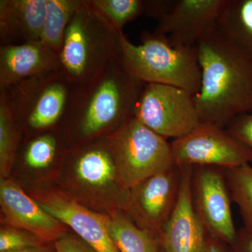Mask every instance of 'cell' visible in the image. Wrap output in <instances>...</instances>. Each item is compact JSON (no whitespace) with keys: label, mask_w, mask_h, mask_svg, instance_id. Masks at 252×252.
<instances>
[{"label":"cell","mask_w":252,"mask_h":252,"mask_svg":"<svg viewBox=\"0 0 252 252\" xmlns=\"http://www.w3.org/2000/svg\"><path fill=\"white\" fill-rule=\"evenodd\" d=\"M72 84L61 72L32 78L5 89L16 122L22 129L41 132L62 122Z\"/></svg>","instance_id":"6"},{"label":"cell","mask_w":252,"mask_h":252,"mask_svg":"<svg viewBox=\"0 0 252 252\" xmlns=\"http://www.w3.org/2000/svg\"><path fill=\"white\" fill-rule=\"evenodd\" d=\"M195 46L201 82L194 100L200 122L225 128L252 112V59L217 26Z\"/></svg>","instance_id":"1"},{"label":"cell","mask_w":252,"mask_h":252,"mask_svg":"<svg viewBox=\"0 0 252 252\" xmlns=\"http://www.w3.org/2000/svg\"><path fill=\"white\" fill-rule=\"evenodd\" d=\"M229 248L230 252H252V231L244 227L240 228Z\"/></svg>","instance_id":"28"},{"label":"cell","mask_w":252,"mask_h":252,"mask_svg":"<svg viewBox=\"0 0 252 252\" xmlns=\"http://www.w3.org/2000/svg\"><path fill=\"white\" fill-rule=\"evenodd\" d=\"M59 144L54 134L36 135L29 141L23 154L25 163L33 169H44L54 162L59 152Z\"/></svg>","instance_id":"24"},{"label":"cell","mask_w":252,"mask_h":252,"mask_svg":"<svg viewBox=\"0 0 252 252\" xmlns=\"http://www.w3.org/2000/svg\"><path fill=\"white\" fill-rule=\"evenodd\" d=\"M225 244L208 235L205 252H230L227 251Z\"/></svg>","instance_id":"29"},{"label":"cell","mask_w":252,"mask_h":252,"mask_svg":"<svg viewBox=\"0 0 252 252\" xmlns=\"http://www.w3.org/2000/svg\"><path fill=\"white\" fill-rule=\"evenodd\" d=\"M227 0H177L158 19L154 34L167 36L173 45L195 47L216 27Z\"/></svg>","instance_id":"10"},{"label":"cell","mask_w":252,"mask_h":252,"mask_svg":"<svg viewBox=\"0 0 252 252\" xmlns=\"http://www.w3.org/2000/svg\"><path fill=\"white\" fill-rule=\"evenodd\" d=\"M9 252H49L47 250L41 247H37V248H32L24 249V250H17V251H13Z\"/></svg>","instance_id":"30"},{"label":"cell","mask_w":252,"mask_h":252,"mask_svg":"<svg viewBox=\"0 0 252 252\" xmlns=\"http://www.w3.org/2000/svg\"><path fill=\"white\" fill-rule=\"evenodd\" d=\"M144 86L119 60L95 77L72 85L61 122H67L81 141L107 137L133 117Z\"/></svg>","instance_id":"2"},{"label":"cell","mask_w":252,"mask_h":252,"mask_svg":"<svg viewBox=\"0 0 252 252\" xmlns=\"http://www.w3.org/2000/svg\"><path fill=\"white\" fill-rule=\"evenodd\" d=\"M232 202L236 204L244 228L252 231V166L244 164L225 169Z\"/></svg>","instance_id":"22"},{"label":"cell","mask_w":252,"mask_h":252,"mask_svg":"<svg viewBox=\"0 0 252 252\" xmlns=\"http://www.w3.org/2000/svg\"><path fill=\"white\" fill-rule=\"evenodd\" d=\"M75 171L78 179L90 187H103L114 181L118 182L115 162L107 137L79 152Z\"/></svg>","instance_id":"17"},{"label":"cell","mask_w":252,"mask_h":252,"mask_svg":"<svg viewBox=\"0 0 252 252\" xmlns=\"http://www.w3.org/2000/svg\"><path fill=\"white\" fill-rule=\"evenodd\" d=\"M193 166L182 167L180 192L175 208L160 230L162 252H205L207 234L192 200Z\"/></svg>","instance_id":"11"},{"label":"cell","mask_w":252,"mask_h":252,"mask_svg":"<svg viewBox=\"0 0 252 252\" xmlns=\"http://www.w3.org/2000/svg\"><path fill=\"white\" fill-rule=\"evenodd\" d=\"M182 167L174 165L130 190L134 208L157 234L171 215L180 192Z\"/></svg>","instance_id":"14"},{"label":"cell","mask_w":252,"mask_h":252,"mask_svg":"<svg viewBox=\"0 0 252 252\" xmlns=\"http://www.w3.org/2000/svg\"><path fill=\"white\" fill-rule=\"evenodd\" d=\"M36 200L48 213L74 230L94 252H120L109 233L107 217L63 194H44Z\"/></svg>","instance_id":"13"},{"label":"cell","mask_w":252,"mask_h":252,"mask_svg":"<svg viewBox=\"0 0 252 252\" xmlns=\"http://www.w3.org/2000/svg\"><path fill=\"white\" fill-rule=\"evenodd\" d=\"M56 252H94L80 240L70 236H63L55 242Z\"/></svg>","instance_id":"27"},{"label":"cell","mask_w":252,"mask_h":252,"mask_svg":"<svg viewBox=\"0 0 252 252\" xmlns=\"http://www.w3.org/2000/svg\"><path fill=\"white\" fill-rule=\"evenodd\" d=\"M133 117L167 140L184 137L202 124L193 94L152 83L145 84Z\"/></svg>","instance_id":"7"},{"label":"cell","mask_w":252,"mask_h":252,"mask_svg":"<svg viewBox=\"0 0 252 252\" xmlns=\"http://www.w3.org/2000/svg\"><path fill=\"white\" fill-rule=\"evenodd\" d=\"M21 129L11 110L4 91H0V171L9 174L14 164Z\"/></svg>","instance_id":"21"},{"label":"cell","mask_w":252,"mask_h":252,"mask_svg":"<svg viewBox=\"0 0 252 252\" xmlns=\"http://www.w3.org/2000/svg\"><path fill=\"white\" fill-rule=\"evenodd\" d=\"M45 242L24 230L1 228L0 252H9L43 246Z\"/></svg>","instance_id":"25"},{"label":"cell","mask_w":252,"mask_h":252,"mask_svg":"<svg viewBox=\"0 0 252 252\" xmlns=\"http://www.w3.org/2000/svg\"><path fill=\"white\" fill-rule=\"evenodd\" d=\"M88 0L73 14L59 54L61 72L72 85L100 74L121 58V32Z\"/></svg>","instance_id":"3"},{"label":"cell","mask_w":252,"mask_h":252,"mask_svg":"<svg viewBox=\"0 0 252 252\" xmlns=\"http://www.w3.org/2000/svg\"><path fill=\"white\" fill-rule=\"evenodd\" d=\"M120 61L131 75L145 84L181 88L195 95L201 82L196 46L173 45L167 36L144 32L142 44H132L121 32Z\"/></svg>","instance_id":"4"},{"label":"cell","mask_w":252,"mask_h":252,"mask_svg":"<svg viewBox=\"0 0 252 252\" xmlns=\"http://www.w3.org/2000/svg\"><path fill=\"white\" fill-rule=\"evenodd\" d=\"M106 137L115 162L118 182L126 191L174 165L170 142L134 117Z\"/></svg>","instance_id":"5"},{"label":"cell","mask_w":252,"mask_h":252,"mask_svg":"<svg viewBox=\"0 0 252 252\" xmlns=\"http://www.w3.org/2000/svg\"><path fill=\"white\" fill-rule=\"evenodd\" d=\"M174 165L229 169L252 163V149L225 128L200 124L189 134L170 142Z\"/></svg>","instance_id":"8"},{"label":"cell","mask_w":252,"mask_h":252,"mask_svg":"<svg viewBox=\"0 0 252 252\" xmlns=\"http://www.w3.org/2000/svg\"><path fill=\"white\" fill-rule=\"evenodd\" d=\"M109 233L120 252H162L159 235L122 213L107 217Z\"/></svg>","instance_id":"18"},{"label":"cell","mask_w":252,"mask_h":252,"mask_svg":"<svg viewBox=\"0 0 252 252\" xmlns=\"http://www.w3.org/2000/svg\"><path fill=\"white\" fill-rule=\"evenodd\" d=\"M59 72V54L41 41L0 46V91L32 78Z\"/></svg>","instance_id":"15"},{"label":"cell","mask_w":252,"mask_h":252,"mask_svg":"<svg viewBox=\"0 0 252 252\" xmlns=\"http://www.w3.org/2000/svg\"><path fill=\"white\" fill-rule=\"evenodd\" d=\"M48 0H1V46L40 41Z\"/></svg>","instance_id":"16"},{"label":"cell","mask_w":252,"mask_h":252,"mask_svg":"<svg viewBox=\"0 0 252 252\" xmlns=\"http://www.w3.org/2000/svg\"><path fill=\"white\" fill-rule=\"evenodd\" d=\"M82 0H48L40 41L60 54L68 24Z\"/></svg>","instance_id":"20"},{"label":"cell","mask_w":252,"mask_h":252,"mask_svg":"<svg viewBox=\"0 0 252 252\" xmlns=\"http://www.w3.org/2000/svg\"><path fill=\"white\" fill-rule=\"evenodd\" d=\"M111 25L122 31L127 23L145 12V1L142 0H88Z\"/></svg>","instance_id":"23"},{"label":"cell","mask_w":252,"mask_h":252,"mask_svg":"<svg viewBox=\"0 0 252 252\" xmlns=\"http://www.w3.org/2000/svg\"><path fill=\"white\" fill-rule=\"evenodd\" d=\"M192 200L195 213L207 234L230 246L238 234L225 169L193 166Z\"/></svg>","instance_id":"9"},{"label":"cell","mask_w":252,"mask_h":252,"mask_svg":"<svg viewBox=\"0 0 252 252\" xmlns=\"http://www.w3.org/2000/svg\"><path fill=\"white\" fill-rule=\"evenodd\" d=\"M225 130L237 140L252 149V114H241L228 124Z\"/></svg>","instance_id":"26"},{"label":"cell","mask_w":252,"mask_h":252,"mask_svg":"<svg viewBox=\"0 0 252 252\" xmlns=\"http://www.w3.org/2000/svg\"><path fill=\"white\" fill-rule=\"evenodd\" d=\"M0 205L4 220L10 226L28 232L45 243L56 242L64 235V223L48 213L12 180H1Z\"/></svg>","instance_id":"12"},{"label":"cell","mask_w":252,"mask_h":252,"mask_svg":"<svg viewBox=\"0 0 252 252\" xmlns=\"http://www.w3.org/2000/svg\"><path fill=\"white\" fill-rule=\"evenodd\" d=\"M217 26L252 59V0H227Z\"/></svg>","instance_id":"19"}]
</instances>
